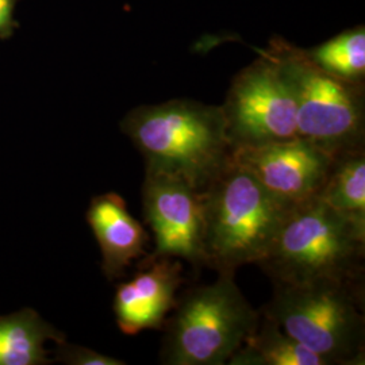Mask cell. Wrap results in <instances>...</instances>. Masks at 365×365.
Returning a JSON list of instances; mask_svg holds the SVG:
<instances>
[{
    "label": "cell",
    "mask_w": 365,
    "mask_h": 365,
    "mask_svg": "<svg viewBox=\"0 0 365 365\" xmlns=\"http://www.w3.org/2000/svg\"><path fill=\"white\" fill-rule=\"evenodd\" d=\"M19 0H0V38H10L16 27L14 11Z\"/></svg>",
    "instance_id": "obj_17"
},
{
    "label": "cell",
    "mask_w": 365,
    "mask_h": 365,
    "mask_svg": "<svg viewBox=\"0 0 365 365\" xmlns=\"http://www.w3.org/2000/svg\"><path fill=\"white\" fill-rule=\"evenodd\" d=\"M365 225L312 197L289 210L257 264L272 283H364Z\"/></svg>",
    "instance_id": "obj_2"
},
{
    "label": "cell",
    "mask_w": 365,
    "mask_h": 365,
    "mask_svg": "<svg viewBox=\"0 0 365 365\" xmlns=\"http://www.w3.org/2000/svg\"><path fill=\"white\" fill-rule=\"evenodd\" d=\"M182 283L179 259L163 257L140 264V272L130 282L119 284L115 292L114 313L119 330L135 336L148 329H163Z\"/></svg>",
    "instance_id": "obj_10"
},
{
    "label": "cell",
    "mask_w": 365,
    "mask_h": 365,
    "mask_svg": "<svg viewBox=\"0 0 365 365\" xmlns=\"http://www.w3.org/2000/svg\"><path fill=\"white\" fill-rule=\"evenodd\" d=\"M230 365H327L324 359L289 337L272 319L260 313L253 333L235 351Z\"/></svg>",
    "instance_id": "obj_13"
},
{
    "label": "cell",
    "mask_w": 365,
    "mask_h": 365,
    "mask_svg": "<svg viewBox=\"0 0 365 365\" xmlns=\"http://www.w3.org/2000/svg\"><path fill=\"white\" fill-rule=\"evenodd\" d=\"M235 75L221 106L232 149L257 148L298 135L297 106L274 61L262 52Z\"/></svg>",
    "instance_id": "obj_7"
},
{
    "label": "cell",
    "mask_w": 365,
    "mask_h": 365,
    "mask_svg": "<svg viewBox=\"0 0 365 365\" xmlns=\"http://www.w3.org/2000/svg\"><path fill=\"white\" fill-rule=\"evenodd\" d=\"M87 222L102 252V271L107 280L122 277L131 261L144 256L149 235L131 217L122 196L107 192L92 197Z\"/></svg>",
    "instance_id": "obj_11"
},
{
    "label": "cell",
    "mask_w": 365,
    "mask_h": 365,
    "mask_svg": "<svg viewBox=\"0 0 365 365\" xmlns=\"http://www.w3.org/2000/svg\"><path fill=\"white\" fill-rule=\"evenodd\" d=\"M57 349L53 361L66 365H123L125 361L95 352L90 348L69 344L66 339L56 342Z\"/></svg>",
    "instance_id": "obj_16"
},
{
    "label": "cell",
    "mask_w": 365,
    "mask_h": 365,
    "mask_svg": "<svg viewBox=\"0 0 365 365\" xmlns=\"http://www.w3.org/2000/svg\"><path fill=\"white\" fill-rule=\"evenodd\" d=\"M314 64L342 81L364 86L365 29L345 30L327 42L306 51Z\"/></svg>",
    "instance_id": "obj_15"
},
{
    "label": "cell",
    "mask_w": 365,
    "mask_h": 365,
    "mask_svg": "<svg viewBox=\"0 0 365 365\" xmlns=\"http://www.w3.org/2000/svg\"><path fill=\"white\" fill-rule=\"evenodd\" d=\"M333 157L300 137L233 150V163L248 170L271 195L288 206L318 195Z\"/></svg>",
    "instance_id": "obj_9"
},
{
    "label": "cell",
    "mask_w": 365,
    "mask_h": 365,
    "mask_svg": "<svg viewBox=\"0 0 365 365\" xmlns=\"http://www.w3.org/2000/svg\"><path fill=\"white\" fill-rule=\"evenodd\" d=\"M364 283H274L260 312L327 365L365 364Z\"/></svg>",
    "instance_id": "obj_4"
},
{
    "label": "cell",
    "mask_w": 365,
    "mask_h": 365,
    "mask_svg": "<svg viewBox=\"0 0 365 365\" xmlns=\"http://www.w3.org/2000/svg\"><path fill=\"white\" fill-rule=\"evenodd\" d=\"M265 53L286 81L297 106L298 135L329 155L365 148L364 86L333 78L306 49L274 37Z\"/></svg>",
    "instance_id": "obj_6"
},
{
    "label": "cell",
    "mask_w": 365,
    "mask_h": 365,
    "mask_svg": "<svg viewBox=\"0 0 365 365\" xmlns=\"http://www.w3.org/2000/svg\"><path fill=\"white\" fill-rule=\"evenodd\" d=\"M63 339L66 336L33 309L0 315V365L51 364L45 342Z\"/></svg>",
    "instance_id": "obj_12"
},
{
    "label": "cell",
    "mask_w": 365,
    "mask_h": 365,
    "mask_svg": "<svg viewBox=\"0 0 365 365\" xmlns=\"http://www.w3.org/2000/svg\"><path fill=\"white\" fill-rule=\"evenodd\" d=\"M260 319L235 274H220L206 286L190 288L165 319L160 363L223 365L253 333Z\"/></svg>",
    "instance_id": "obj_5"
},
{
    "label": "cell",
    "mask_w": 365,
    "mask_h": 365,
    "mask_svg": "<svg viewBox=\"0 0 365 365\" xmlns=\"http://www.w3.org/2000/svg\"><path fill=\"white\" fill-rule=\"evenodd\" d=\"M317 197L345 217L365 225V148L333 157Z\"/></svg>",
    "instance_id": "obj_14"
},
{
    "label": "cell",
    "mask_w": 365,
    "mask_h": 365,
    "mask_svg": "<svg viewBox=\"0 0 365 365\" xmlns=\"http://www.w3.org/2000/svg\"><path fill=\"white\" fill-rule=\"evenodd\" d=\"M145 221L156 237V249L141 264L172 257L194 268L206 265L200 192L179 176L146 173L143 184Z\"/></svg>",
    "instance_id": "obj_8"
},
{
    "label": "cell",
    "mask_w": 365,
    "mask_h": 365,
    "mask_svg": "<svg viewBox=\"0 0 365 365\" xmlns=\"http://www.w3.org/2000/svg\"><path fill=\"white\" fill-rule=\"evenodd\" d=\"M200 196L206 267L220 274L259 264L294 207L271 195L235 163Z\"/></svg>",
    "instance_id": "obj_3"
},
{
    "label": "cell",
    "mask_w": 365,
    "mask_h": 365,
    "mask_svg": "<svg viewBox=\"0 0 365 365\" xmlns=\"http://www.w3.org/2000/svg\"><path fill=\"white\" fill-rule=\"evenodd\" d=\"M146 173L173 175L203 192L233 163L221 106L172 99L133 108L120 122Z\"/></svg>",
    "instance_id": "obj_1"
}]
</instances>
